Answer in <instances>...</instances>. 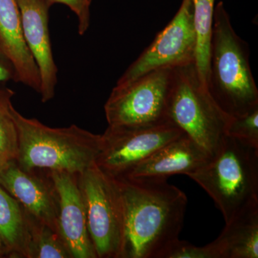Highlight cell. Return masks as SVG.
Segmentation results:
<instances>
[{
  "instance_id": "11",
  "label": "cell",
  "mask_w": 258,
  "mask_h": 258,
  "mask_svg": "<svg viewBox=\"0 0 258 258\" xmlns=\"http://www.w3.org/2000/svg\"><path fill=\"white\" fill-rule=\"evenodd\" d=\"M47 172L58 198L59 232L73 258H97L88 234L79 174L58 171Z\"/></svg>"
},
{
  "instance_id": "20",
  "label": "cell",
  "mask_w": 258,
  "mask_h": 258,
  "mask_svg": "<svg viewBox=\"0 0 258 258\" xmlns=\"http://www.w3.org/2000/svg\"><path fill=\"white\" fill-rule=\"evenodd\" d=\"M226 135L258 148V106L243 115L230 117Z\"/></svg>"
},
{
  "instance_id": "5",
  "label": "cell",
  "mask_w": 258,
  "mask_h": 258,
  "mask_svg": "<svg viewBox=\"0 0 258 258\" xmlns=\"http://www.w3.org/2000/svg\"><path fill=\"white\" fill-rule=\"evenodd\" d=\"M167 118L212 157L226 135V114L200 79L195 62L174 68Z\"/></svg>"
},
{
  "instance_id": "23",
  "label": "cell",
  "mask_w": 258,
  "mask_h": 258,
  "mask_svg": "<svg viewBox=\"0 0 258 258\" xmlns=\"http://www.w3.org/2000/svg\"><path fill=\"white\" fill-rule=\"evenodd\" d=\"M10 81L18 83L16 70L9 56L0 44V84Z\"/></svg>"
},
{
  "instance_id": "1",
  "label": "cell",
  "mask_w": 258,
  "mask_h": 258,
  "mask_svg": "<svg viewBox=\"0 0 258 258\" xmlns=\"http://www.w3.org/2000/svg\"><path fill=\"white\" fill-rule=\"evenodd\" d=\"M123 209L122 258H162L179 238L187 198L166 179L113 177Z\"/></svg>"
},
{
  "instance_id": "18",
  "label": "cell",
  "mask_w": 258,
  "mask_h": 258,
  "mask_svg": "<svg viewBox=\"0 0 258 258\" xmlns=\"http://www.w3.org/2000/svg\"><path fill=\"white\" fill-rule=\"evenodd\" d=\"M15 94L6 83L0 84V167L9 161L16 160L18 157V130L12 103Z\"/></svg>"
},
{
  "instance_id": "2",
  "label": "cell",
  "mask_w": 258,
  "mask_h": 258,
  "mask_svg": "<svg viewBox=\"0 0 258 258\" xmlns=\"http://www.w3.org/2000/svg\"><path fill=\"white\" fill-rule=\"evenodd\" d=\"M207 88L229 116L243 115L258 106L248 45L236 33L222 2L214 10Z\"/></svg>"
},
{
  "instance_id": "12",
  "label": "cell",
  "mask_w": 258,
  "mask_h": 258,
  "mask_svg": "<svg viewBox=\"0 0 258 258\" xmlns=\"http://www.w3.org/2000/svg\"><path fill=\"white\" fill-rule=\"evenodd\" d=\"M24 38L38 69L40 94L46 103L55 96L57 68L52 55L49 31L50 0H18Z\"/></svg>"
},
{
  "instance_id": "7",
  "label": "cell",
  "mask_w": 258,
  "mask_h": 258,
  "mask_svg": "<svg viewBox=\"0 0 258 258\" xmlns=\"http://www.w3.org/2000/svg\"><path fill=\"white\" fill-rule=\"evenodd\" d=\"M174 68L154 70L115 86L104 106L108 125H148L169 121L167 106Z\"/></svg>"
},
{
  "instance_id": "13",
  "label": "cell",
  "mask_w": 258,
  "mask_h": 258,
  "mask_svg": "<svg viewBox=\"0 0 258 258\" xmlns=\"http://www.w3.org/2000/svg\"><path fill=\"white\" fill-rule=\"evenodd\" d=\"M208 152L183 134L165 144L121 177L167 179L176 174L188 176L208 162Z\"/></svg>"
},
{
  "instance_id": "6",
  "label": "cell",
  "mask_w": 258,
  "mask_h": 258,
  "mask_svg": "<svg viewBox=\"0 0 258 258\" xmlns=\"http://www.w3.org/2000/svg\"><path fill=\"white\" fill-rule=\"evenodd\" d=\"M90 238L97 258H122L123 209L114 178L96 163L79 174Z\"/></svg>"
},
{
  "instance_id": "10",
  "label": "cell",
  "mask_w": 258,
  "mask_h": 258,
  "mask_svg": "<svg viewBox=\"0 0 258 258\" xmlns=\"http://www.w3.org/2000/svg\"><path fill=\"white\" fill-rule=\"evenodd\" d=\"M0 186L29 215L59 232L58 198L47 171L25 170L16 160L9 161L0 167Z\"/></svg>"
},
{
  "instance_id": "17",
  "label": "cell",
  "mask_w": 258,
  "mask_h": 258,
  "mask_svg": "<svg viewBox=\"0 0 258 258\" xmlns=\"http://www.w3.org/2000/svg\"><path fill=\"white\" fill-rule=\"evenodd\" d=\"M191 1L194 7V22L198 38L195 66L200 79L207 87L215 0Z\"/></svg>"
},
{
  "instance_id": "24",
  "label": "cell",
  "mask_w": 258,
  "mask_h": 258,
  "mask_svg": "<svg viewBox=\"0 0 258 258\" xmlns=\"http://www.w3.org/2000/svg\"><path fill=\"white\" fill-rule=\"evenodd\" d=\"M8 257L6 249L3 245V242L0 240V257Z\"/></svg>"
},
{
  "instance_id": "3",
  "label": "cell",
  "mask_w": 258,
  "mask_h": 258,
  "mask_svg": "<svg viewBox=\"0 0 258 258\" xmlns=\"http://www.w3.org/2000/svg\"><path fill=\"white\" fill-rule=\"evenodd\" d=\"M18 127L16 161L25 170L58 171L80 174L96 163L101 135L72 125L51 128L23 116L13 107Z\"/></svg>"
},
{
  "instance_id": "22",
  "label": "cell",
  "mask_w": 258,
  "mask_h": 258,
  "mask_svg": "<svg viewBox=\"0 0 258 258\" xmlns=\"http://www.w3.org/2000/svg\"><path fill=\"white\" fill-rule=\"evenodd\" d=\"M51 3H60L69 7L79 20V33L83 35L90 25V6L92 0H50Z\"/></svg>"
},
{
  "instance_id": "16",
  "label": "cell",
  "mask_w": 258,
  "mask_h": 258,
  "mask_svg": "<svg viewBox=\"0 0 258 258\" xmlns=\"http://www.w3.org/2000/svg\"><path fill=\"white\" fill-rule=\"evenodd\" d=\"M0 240L8 257L28 258L30 217L25 209L0 186Z\"/></svg>"
},
{
  "instance_id": "21",
  "label": "cell",
  "mask_w": 258,
  "mask_h": 258,
  "mask_svg": "<svg viewBox=\"0 0 258 258\" xmlns=\"http://www.w3.org/2000/svg\"><path fill=\"white\" fill-rule=\"evenodd\" d=\"M162 258H220V254L213 242L198 247L179 238L166 249Z\"/></svg>"
},
{
  "instance_id": "4",
  "label": "cell",
  "mask_w": 258,
  "mask_h": 258,
  "mask_svg": "<svg viewBox=\"0 0 258 258\" xmlns=\"http://www.w3.org/2000/svg\"><path fill=\"white\" fill-rule=\"evenodd\" d=\"M188 176L208 194L227 223L258 203V148L225 135L208 162Z\"/></svg>"
},
{
  "instance_id": "15",
  "label": "cell",
  "mask_w": 258,
  "mask_h": 258,
  "mask_svg": "<svg viewBox=\"0 0 258 258\" xmlns=\"http://www.w3.org/2000/svg\"><path fill=\"white\" fill-rule=\"evenodd\" d=\"M225 224L213 241L220 258H257L258 203L244 209Z\"/></svg>"
},
{
  "instance_id": "14",
  "label": "cell",
  "mask_w": 258,
  "mask_h": 258,
  "mask_svg": "<svg viewBox=\"0 0 258 258\" xmlns=\"http://www.w3.org/2000/svg\"><path fill=\"white\" fill-rule=\"evenodd\" d=\"M0 44L14 64L18 83L40 93V74L24 38L18 0H0Z\"/></svg>"
},
{
  "instance_id": "19",
  "label": "cell",
  "mask_w": 258,
  "mask_h": 258,
  "mask_svg": "<svg viewBox=\"0 0 258 258\" xmlns=\"http://www.w3.org/2000/svg\"><path fill=\"white\" fill-rule=\"evenodd\" d=\"M30 217L28 258H73L59 232Z\"/></svg>"
},
{
  "instance_id": "9",
  "label": "cell",
  "mask_w": 258,
  "mask_h": 258,
  "mask_svg": "<svg viewBox=\"0 0 258 258\" xmlns=\"http://www.w3.org/2000/svg\"><path fill=\"white\" fill-rule=\"evenodd\" d=\"M197 42L193 4L191 0H183L174 18L129 66L116 86L128 84L154 70L195 62Z\"/></svg>"
},
{
  "instance_id": "8",
  "label": "cell",
  "mask_w": 258,
  "mask_h": 258,
  "mask_svg": "<svg viewBox=\"0 0 258 258\" xmlns=\"http://www.w3.org/2000/svg\"><path fill=\"white\" fill-rule=\"evenodd\" d=\"M182 131L170 121L148 125H108L101 135L96 164L112 177H121Z\"/></svg>"
}]
</instances>
